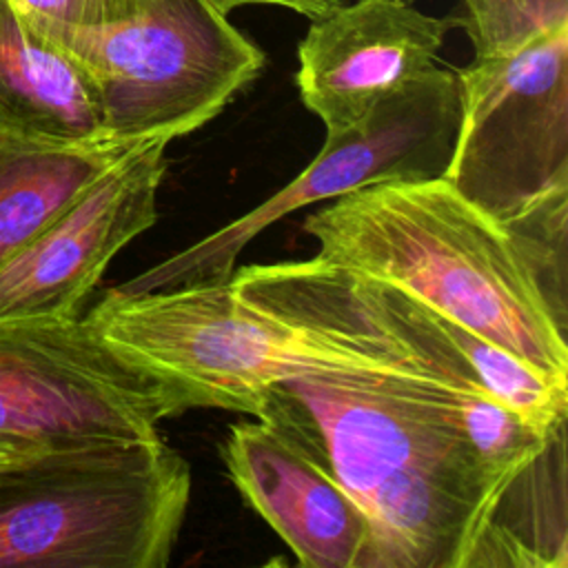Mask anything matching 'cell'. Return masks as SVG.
Instances as JSON below:
<instances>
[{
    "label": "cell",
    "mask_w": 568,
    "mask_h": 568,
    "mask_svg": "<svg viewBox=\"0 0 568 568\" xmlns=\"http://www.w3.org/2000/svg\"><path fill=\"white\" fill-rule=\"evenodd\" d=\"M450 388L422 375H304L266 388L251 417L364 508L382 568H468L508 486L470 448Z\"/></svg>",
    "instance_id": "cell-1"
},
{
    "label": "cell",
    "mask_w": 568,
    "mask_h": 568,
    "mask_svg": "<svg viewBox=\"0 0 568 568\" xmlns=\"http://www.w3.org/2000/svg\"><path fill=\"white\" fill-rule=\"evenodd\" d=\"M302 229L320 260L393 286L568 384L566 331L504 224L444 178L362 186Z\"/></svg>",
    "instance_id": "cell-2"
},
{
    "label": "cell",
    "mask_w": 568,
    "mask_h": 568,
    "mask_svg": "<svg viewBox=\"0 0 568 568\" xmlns=\"http://www.w3.org/2000/svg\"><path fill=\"white\" fill-rule=\"evenodd\" d=\"M189 497L191 468L162 437L0 466V568H164Z\"/></svg>",
    "instance_id": "cell-3"
},
{
    "label": "cell",
    "mask_w": 568,
    "mask_h": 568,
    "mask_svg": "<svg viewBox=\"0 0 568 568\" xmlns=\"http://www.w3.org/2000/svg\"><path fill=\"white\" fill-rule=\"evenodd\" d=\"M60 47L89 73L109 138L124 142H173L202 129L266 62L204 0H153Z\"/></svg>",
    "instance_id": "cell-4"
},
{
    "label": "cell",
    "mask_w": 568,
    "mask_h": 568,
    "mask_svg": "<svg viewBox=\"0 0 568 568\" xmlns=\"http://www.w3.org/2000/svg\"><path fill=\"white\" fill-rule=\"evenodd\" d=\"M180 393L115 351L87 317L0 320V444L40 455L142 442L184 413Z\"/></svg>",
    "instance_id": "cell-5"
},
{
    "label": "cell",
    "mask_w": 568,
    "mask_h": 568,
    "mask_svg": "<svg viewBox=\"0 0 568 568\" xmlns=\"http://www.w3.org/2000/svg\"><path fill=\"white\" fill-rule=\"evenodd\" d=\"M457 120V73L433 64L417 80L379 100L359 122L326 133L311 164L262 204L115 288L146 293L229 282L246 244L297 209L377 182L442 178L453 153Z\"/></svg>",
    "instance_id": "cell-6"
},
{
    "label": "cell",
    "mask_w": 568,
    "mask_h": 568,
    "mask_svg": "<svg viewBox=\"0 0 568 568\" xmlns=\"http://www.w3.org/2000/svg\"><path fill=\"white\" fill-rule=\"evenodd\" d=\"M455 73L459 120L442 178L497 222L568 186V24Z\"/></svg>",
    "instance_id": "cell-7"
},
{
    "label": "cell",
    "mask_w": 568,
    "mask_h": 568,
    "mask_svg": "<svg viewBox=\"0 0 568 568\" xmlns=\"http://www.w3.org/2000/svg\"><path fill=\"white\" fill-rule=\"evenodd\" d=\"M166 140L122 155L0 268V320L78 317L111 260L158 220Z\"/></svg>",
    "instance_id": "cell-8"
},
{
    "label": "cell",
    "mask_w": 568,
    "mask_h": 568,
    "mask_svg": "<svg viewBox=\"0 0 568 568\" xmlns=\"http://www.w3.org/2000/svg\"><path fill=\"white\" fill-rule=\"evenodd\" d=\"M457 18H437L415 0H355L311 20L297 44L295 84L326 133L359 122L379 100L433 64Z\"/></svg>",
    "instance_id": "cell-9"
},
{
    "label": "cell",
    "mask_w": 568,
    "mask_h": 568,
    "mask_svg": "<svg viewBox=\"0 0 568 568\" xmlns=\"http://www.w3.org/2000/svg\"><path fill=\"white\" fill-rule=\"evenodd\" d=\"M226 475L304 568H382L364 508L273 428L237 422L220 444Z\"/></svg>",
    "instance_id": "cell-10"
},
{
    "label": "cell",
    "mask_w": 568,
    "mask_h": 568,
    "mask_svg": "<svg viewBox=\"0 0 568 568\" xmlns=\"http://www.w3.org/2000/svg\"><path fill=\"white\" fill-rule=\"evenodd\" d=\"M0 135L51 144L109 138L84 67L11 0H0Z\"/></svg>",
    "instance_id": "cell-11"
},
{
    "label": "cell",
    "mask_w": 568,
    "mask_h": 568,
    "mask_svg": "<svg viewBox=\"0 0 568 568\" xmlns=\"http://www.w3.org/2000/svg\"><path fill=\"white\" fill-rule=\"evenodd\" d=\"M146 142L51 144L0 135V268L75 204L122 155Z\"/></svg>",
    "instance_id": "cell-12"
},
{
    "label": "cell",
    "mask_w": 568,
    "mask_h": 568,
    "mask_svg": "<svg viewBox=\"0 0 568 568\" xmlns=\"http://www.w3.org/2000/svg\"><path fill=\"white\" fill-rule=\"evenodd\" d=\"M475 566L566 568V424L499 497L468 561Z\"/></svg>",
    "instance_id": "cell-13"
},
{
    "label": "cell",
    "mask_w": 568,
    "mask_h": 568,
    "mask_svg": "<svg viewBox=\"0 0 568 568\" xmlns=\"http://www.w3.org/2000/svg\"><path fill=\"white\" fill-rule=\"evenodd\" d=\"M433 311V308H430ZM435 320L457 353L470 366L475 379L504 408L541 435L566 422L568 384L555 382L504 346L435 313Z\"/></svg>",
    "instance_id": "cell-14"
},
{
    "label": "cell",
    "mask_w": 568,
    "mask_h": 568,
    "mask_svg": "<svg viewBox=\"0 0 568 568\" xmlns=\"http://www.w3.org/2000/svg\"><path fill=\"white\" fill-rule=\"evenodd\" d=\"M532 273L555 322L568 320V186L555 189L501 222Z\"/></svg>",
    "instance_id": "cell-15"
},
{
    "label": "cell",
    "mask_w": 568,
    "mask_h": 568,
    "mask_svg": "<svg viewBox=\"0 0 568 568\" xmlns=\"http://www.w3.org/2000/svg\"><path fill=\"white\" fill-rule=\"evenodd\" d=\"M464 27L475 55L513 51L530 38L568 24V0H462Z\"/></svg>",
    "instance_id": "cell-16"
},
{
    "label": "cell",
    "mask_w": 568,
    "mask_h": 568,
    "mask_svg": "<svg viewBox=\"0 0 568 568\" xmlns=\"http://www.w3.org/2000/svg\"><path fill=\"white\" fill-rule=\"evenodd\" d=\"M44 36L58 44L111 22L131 18L153 0H11Z\"/></svg>",
    "instance_id": "cell-17"
},
{
    "label": "cell",
    "mask_w": 568,
    "mask_h": 568,
    "mask_svg": "<svg viewBox=\"0 0 568 568\" xmlns=\"http://www.w3.org/2000/svg\"><path fill=\"white\" fill-rule=\"evenodd\" d=\"M204 2L211 4L222 16H229V11L246 7V4H273V7L291 9L300 16H306L308 20H315V18L324 16L326 11L339 7L344 0H204Z\"/></svg>",
    "instance_id": "cell-18"
},
{
    "label": "cell",
    "mask_w": 568,
    "mask_h": 568,
    "mask_svg": "<svg viewBox=\"0 0 568 568\" xmlns=\"http://www.w3.org/2000/svg\"><path fill=\"white\" fill-rule=\"evenodd\" d=\"M27 457H33L31 453H22V450H16L11 446H4L0 444V466H7V464H13V462H20V459H27Z\"/></svg>",
    "instance_id": "cell-19"
}]
</instances>
